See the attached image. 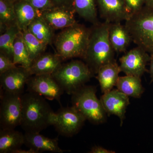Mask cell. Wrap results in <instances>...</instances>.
<instances>
[{
  "label": "cell",
  "instance_id": "22",
  "mask_svg": "<svg viewBox=\"0 0 153 153\" xmlns=\"http://www.w3.org/2000/svg\"><path fill=\"white\" fill-rule=\"evenodd\" d=\"M28 29L30 33L46 46L52 43L55 30L41 16L36 18L29 25Z\"/></svg>",
  "mask_w": 153,
  "mask_h": 153
},
{
  "label": "cell",
  "instance_id": "1",
  "mask_svg": "<svg viewBox=\"0 0 153 153\" xmlns=\"http://www.w3.org/2000/svg\"><path fill=\"white\" fill-rule=\"evenodd\" d=\"M20 126L25 132H38L52 125L55 112L42 96L28 91L22 94Z\"/></svg>",
  "mask_w": 153,
  "mask_h": 153
},
{
  "label": "cell",
  "instance_id": "26",
  "mask_svg": "<svg viewBox=\"0 0 153 153\" xmlns=\"http://www.w3.org/2000/svg\"><path fill=\"white\" fill-rule=\"evenodd\" d=\"M20 31L16 25L9 28L0 36V53L4 54L13 60L14 41Z\"/></svg>",
  "mask_w": 153,
  "mask_h": 153
},
{
  "label": "cell",
  "instance_id": "17",
  "mask_svg": "<svg viewBox=\"0 0 153 153\" xmlns=\"http://www.w3.org/2000/svg\"><path fill=\"white\" fill-rule=\"evenodd\" d=\"M108 37L116 53L125 52L132 40L130 34L121 22L110 23Z\"/></svg>",
  "mask_w": 153,
  "mask_h": 153
},
{
  "label": "cell",
  "instance_id": "5",
  "mask_svg": "<svg viewBox=\"0 0 153 153\" xmlns=\"http://www.w3.org/2000/svg\"><path fill=\"white\" fill-rule=\"evenodd\" d=\"M52 75L64 92L70 95L94 76L87 64L79 60H72L61 64Z\"/></svg>",
  "mask_w": 153,
  "mask_h": 153
},
{
  "label": "cell",
  "instance_id": "21",
  "mask_svg": "<svg viewBox=\"0 0 153 153\" xmlns=\"http://www.w3.org/2000/svg\"><path fill=\"white\" fill-rule=\"evenodd\" d=\"M116 86L126 95L133 98H140L145 91L141 77L132 75L120 76Z\"/></svg>",
  "mask_w": 153,
  "mask_h": 153
},
{
  "label": "cell",
  "instance_id": "27",
  "mask_svg": "<svg viewBox=\"0 0 153 153\" xmlns=\"http://www.w3.org/2000/svg\"><path fill=\"white\" fill-rule=\"evenodd\" d=\"M24 42L32 62L44 53L47 46L32 34L28 29L22 31Z\"/></svg>",
  "mask_w": 153,
  "mask_h": 153
},
{
  "label": "cell",
  "instance_id": "28",
  "mask_svg": "<svg viewBox=\"0 0 153 153\" xmlns=\"http://www.w3.org/2000/svg\"><path fill=\"white\" fill-rule=\"evenodd\" d=\"M41 14L44 11L55 7L52 0H27Z\"/></svg>",
  "mask_w": 153,
  "mask_h": 153
},
{
  "label": "cell",
  "instance_id": "16",
  "mask_svg": "<svg viewBox=\"0 0 153 153\" xmlns=\"http://www.w3.org/2000/svg\"><path fill=\"white\" fill-rule=\"evenodd\" d=\"M63 61L57 54L44 53L33 60L28 70L32 76L52 75L62 64Z\"/></svg>",
  "mask_w": 153,
  "mask_h": 153
},
{
  "label": "cell",
  "instance_id": "20",
  "mask_svg": "<svg viewBox=\"0 0 153 153\" xmlns=\"http://www.w3.org/2000/svg\"><path fill=\"white\" fill-rule=\"evenodd\" d=\"M25 135L15 129L1 128L0 153H14L25 144Z\"/></svg>",
  "mask_w": 153,
  "mask_h": 153
},
{
  "label": "cell",
  "instance_id": "11",
  "mask_svg": "<svg viewBox=\"0 0 153 153\" xmlns=\"http://www.w3.org/2000/svg\"><path fill=\"white\" fill-rule=\"evenodd\" d=\"M100 100L107 114L118 117L122 126L125 118L127 108L130 104L129 97L117 88L103 94Z\"/></svg>",
  "mask_w": 153,
  "mask_h": 153
},
{
  "label": "cell",
  "instance_id": "4",
  "mask_svg": "<svg viewBox=\"0 0 153 153\" xmlns=\"http://www.w3.org/2000/svg\"><path fill=\"white\" fill-rule=\"evenodd\" d=\"M125 22L132 42L150 55L153 54V7L144 6Z\"/></svg>",
  "mask_w": 153,
  "mask_h": 153
},
{
  "label": "cell",
  "instance_id": "24",
  "mask_svg": "<svg viewBox=\"0 0 153 153\" xmlns=\"http://www.w3.org/2000/svg\"><path fill=\"white\" fill-rule=\"evenodd\" d=\"M13 62L15 65H19L27 69H29L32 63L21 31L14 41Z\"/></svg>",
  "mask_w": 153,
  "mask_h": 153
},
{
  "label": "cell",
  "instance_id": "9",
  "mask_svg": "<svg viewBox=\"0 0 153 153\" xmlns=\"http://www.w3.org/2000/svg\"><path fill=\"white\" fill-rule=\"evenodd\" d=\"M26 85L28 91L42 96L49 100H57L60 104V98L64 91L52 75L32 76Z\"/></svg>",
  "mask_w": 153,
  "mask_h": 153
},
{
  "label": "cell",
  "instance_id": "13",
  "mask_svg": "<svg viewBox=\"0 0 153 153\" xmlns=\"http://www.w3.org/2000/svg\"><path fill=\"white\" fill-rule=\"evenodd\" d=\"M100 15L104 22L108 23L126 21L130 16L124 0H96Z\"/></svg>",
  "mask_w": 153,
  "mask_h": 153
},
{
  "label": "cell",
  "instance_id": "35",
  "mask_svg": "<svg viewBox=\"0 0 153 153\" xmlns=\"http://www.w3.org/2000/svg\"><path fill=\"white\" fill-rule=\"evenodd\" d=\"M144 1L145 6L147 7H153V0H144Z\"/></svg>",
  "mask_w": 153,
  "mask_h": 153
},
{
  "label": "cell",
  "instance_id": "15",
  "mask_svg": "<svg viewBox=\"0 0 153 153\" xmlns=\"http://www.w3.org/2000/svg\"><path fill=\"white\" fill-rule=\"evenodd\" d=\"M25 144L37 153L49 152L63 153L67 152L59 147L58 139L49 138L38 132H25Z\"/></svg>",
  "mask_w": 153,
  "mask_h": 153
},
{
  "label": "cell",
  "instance_id": "23",
  "mask_svg": "<svg viewBox=\"0 0 153 153\" xmlns=\"http://www.w3.org/2000/svg\"><path fill=\"white\" fill-rule=\"evenodd\" d=\"M96 0H74L73 9L75 13L93 25L99 23Z\"/></svg>",
  "mask_w": 153,
  "mask_h": 153
},
{
  "label": "cell",
  "instance_id": "12",
  "mask_svg": "<svg viewBox=\"0 0 153 153\" xmlns=\"http://www.w3.org/2000/svg\"><path fill=\"white\" fill-rule=\"evenodd\" d=\"M31 76L28 69L16 66L0 74L1 88L4 91L22 95Z\"/></svg>",
  "mask_w": 153,
  "mask_h": 153
},
{
  "label": "cell",
  "instance_id": "3",
  "mask_svg": "<svg viewBox=\"0 0 153 153\" xmlns=\"http://www.w3.org/2000/svg\"><path fill=\"white\" fill-rule=\"evenodd\" d=\"M90 34L91 29L77 23L63 29L54 39L56 54L63 60L75 57L83 59Z\"/></svg>",
  "mask_w": 153,
  "mask_h": 153
},
{
  "label": "cell",
  "instance_id": "7",
  "mask_svg": "<svg viewBox=\"0 0 153 153\" xmlns=\"http://www.w3.org/2000/svg\"><path fill=\"white\" fill-rule=\"evenodd\" d=\"M86 120L74 107H61L54 113L52 125L61 135L71 137L79 132Z\"/></svg>",
  "mask_w": 153,
  "mask_h": 153
},
{
  "label": "cell",
  "instance_id": "36",
  "mask_svg": "<svg viewBox=\"0 0 153 153\" xmlns=\"http://www.w3.org/2000/svg\"><path fill=\"white\" fill-rule=\"evenodd\" d=\"M7 1H10L12 2L13 3H15L16 2L18 1H19V0H7Z\"/></svg>",
  "mask_w": 153,
  "mask_h": 153
},
{
  "label": "cell",
  "instance_id": "32",
  "mask_svg": "<svg viewBox=\"0 0 153 153\" xmlns=\"http://www.w3.org/2000/svg\"><path fill=\"white\" fill-rule=\"evenodd\" d=\"M88 153H115L114 151L110 150L100 146H94L91 149L90 151Z\"/></svg>",
  "mask_w": 153,
  "mask_h": 153
},
{
  "label": "cell",
  "instance_id": "33",
  "mask_svg": "<svg viewBox=\"0 0 153 153\" xmlns=\"http://www.w3.org/2000/svg\"><path fill=\"white\" fill-rule=\"evenodd\" d=\"M149 72L151 78V82H153V54L150 55Z\"/></svg>",
  "mask_w": 153,
  "mask_h": 153
},
{
  "label": "cell",
  "instance_id": "8",
  "mask_svg": "<svg viewBox=\"0 0 153 153\" xmlns=\"http://www.w3.org/2000/svg\"><path fill=\"white\" fill-rule=\"evenodd\" d=\"M1 94V128L15 129L20 125L22 95L3 91Z\"/></svg>",
  "mask_w": 153,
  "mask_h": 153
},
{
  "label": "cell",
  "instance_id": "29",
  "mask_svg": "<svg viewBox=\"0 0 153 153\" xmlns=\"http://www.w3.org/2000/svg\"><path fill=\"white\" fill-rule=\"evenodd\" d=\"M124 1L127 10L130 16L138 12L145 6L144 0H124Z\"/></svg>",
  "mask_w": 153,
  "mask_h": 153
},
{
  "label": "cell",
  "instance_id": "31",
  "mask_svg": "<svg viewBox=\"0 0 153 153\" xmlns=\"http://www.w3.org/2000/svg\"><path fill=\"white\" fill-rule=\"evenodd\" d=\"M74 1V0H52L55 7L68 9H73Z\"/></svg>",
  "mask_w": 153,
  "mask_h": 153
},
{
  "label": "cell",
  "instance_id": "2",
  "mask_svg": "<svg viewBox=\"0 0 153 153\" xmlns=\"http://www.w3.org/2000/svg\"><path fill=\"white\" fill-rule=\"evenodd\" d=\"M109 25L108 22H99L91 29L88 45L82 59L94 75L102 66L116 60V52L108 37Z\"/></svg>",
  "mask_w": 153,
  "mask_h": 153
},
{
  "label": "cell",
  "instance_id": "6",
  "mask_svg": "<svg viewBox=\"0 0 153 153\" xmlns=\"http://www.w3.org/2000/svg\"><path fill=\"white\" fill-rule=\"evenodd\" d=\"M95 86L84 85L71 94L72 106L76 108L93 124L104 123L106 121V112L100 99L96 95Z\"/></svg>",
  "mask_w": 153,
  "mask_h": 153
},
{
  "label": "cell",
  "instance_id": "19",
  "mask_svg": "<svg viewBox=\"0 0 153 153\" xmlns=\"http://www.w3.org/2000/svg\"><path fill=\"white\" fill-rule=\"evenodd\" d=\"M17 26L21 31L28 29L30 24L41 14L27 0H19L14 3Z\"/></svg>",
  "mask_w": 153,
  "mask_h": 153
},
{
  "label": "cell",
  "instance_id": "25",
  "mask_svg": "<svg viewBox=\"0 0 153 153\" xmlns=\"http://www.w3.org/2000/svg\"><path fill=\"white\" fill-rule=\"evenodd\" d=\"M17 25L14 3L7 0H0V33Z\"/></svg>",
  "mask_w": 153,
  "mask_h": 153
},
{
  "label": "cell",
  "instance_id": "14",
  "mask_svg": "<svg viewBox=\"0 0 153 153\" xmlns=\"http://www.w3.org/2000/svg\"><path fill=\"white\" fill-rule=\"evenodd\" d=\"M73 9L55 7L43 12L41 17L54 30L65 29L76 23Z\"/></svg>",
  "mask_w": 153,
  "mask_h": 153
},
{
  "label": "cell",
  "instance_id": "18",
  "mask_svg": "<svg viewBox=\"0 0 153 153\" xmlns=\"http://www.w3.org/2000/svg\"><path fill=\"white\" fill-rule=\"evenodd\" d=\"M120 72V67L116 60L105 64L99 69L97 79L102 93L108 92L116 86Z\"/></svg>",
  "mask_w": 153,
  "mask_h": 153
},
{
  "label": "cell",
  "instance_id": "30",
  "mask_svg": "<svg viewBox=\"0 0 153 153\" xmlns=\"http://www.w3.org/2000/svg\"><path fill=\"white\" fill-rule=\"evenodd\" d=\"M16 66L10 58L4 54L0 53V74Z\"/></svg>",
  "mask_w": 153,
  "mask_h": 153
},
{
  "label": "cell",
  "instance_id": "34",
  "mask_svg": "<svg viewBox=\"0 0 153 153\" xmlns=\"http://www.w3.org/2000/svg\"><path fill=\"white\" fill-rule=\"evenodd\" d=\"M14 153H38L36 151L30 149L29 150L22 149V148L17 149L14 152Z\"/></svg>",
  "mask_w": 153,
  "mask_h": 153
},
{
  "label": "cell",
  "instance_id": "10",
  "mask_svg": "<svg viewBox=\"0 0 153 153\" xmlns=\"http://www.w3.org/2000/svg\"><path fill=\"white\" fill-rule=\"evenodd\" d=\"M150 55L138 46L131 49L120 58L121 71L126 75L141 77L147 71Z\"/></svg>",
  "mask_w": 153,
  "mask_h": 153
}]
</instances>
